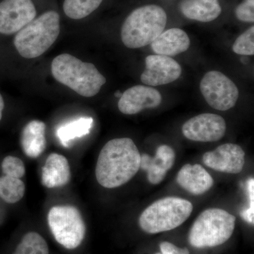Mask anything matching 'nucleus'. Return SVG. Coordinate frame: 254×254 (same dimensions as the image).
I'll use <instances>...</instances> for the list:
<instances>
[{
  "mask_svg": "<svg viewBox=\"0 0 254 254\" xmlns=\"http://www.w3.org/2000/svg\"><path fill=\"white\" fill-rule=\"evenodd\" d=\"M46 125L41 120H32L23 127L21 133V145L28 158H37L46 148Z\"/></svg>",
  "mask_w": 254,
  "mask_h": 254,
  "instance_id": "obj_18",
  "label": "nucleus"
},
{
  "mask_svg": "<svg viewBox=\"0 0 254 254\" xmlns=\"http://www.w3.org/2000/svg\"><path fill=\"white\" fill-rule=\"evenodd\" d=\"M60 33V16L49 10L37 16L15 36L14 44L18 53L26 59L41 56L54 44Z\"/></svg>",
  "mask_w": 254,
  "mask_h": 254,
  "instance_id": "obj_4",
  "label": "nucleus"
},
{
  "mask_svg": "<svg viewBox=\"0 0 254 254\" xmlns=\"http://www.w3.org/2000/svg\"><path fill=\"white\" fill-rule=\"evenodd\" d=\"M51 71L56 81L86 98L98 94L106 83L94 64L69 54L57 56L52 62Z\"/></svg>",
  "mask_w": 254,
  "mask_h": 254,
  "instance_id": "obj_2",
  "label": "nucleus"
},
{
  "mask_svg": "<svg viewBox=\"0 0 254 254\" xmlns=\"http://www.w3.org/2000/svg\"><path fill=\"white\" fill-rule=\"evenodd\" d=\"M37 16L33 0H3L0 2V33H17Z\"/></svg>",
  "mask_w": 254,
  "mask_h": 254,
  "instance_id": "obj_9",
  "label": "nucleus"
},
{
  "mask_svg": "<svg viewBox=\"0 0 254 254\" xmlns=\"http://www.w3.org/2000/svg\"><path fill=\"white\" fill-rule=\"evenodd\" d=\"M200 90L207 103L220 111H227L233 108L240 95L235 83L218 71L205 73L200 81Z\"/></svg>",
  "mask_w": 254,
  "mask_h": 254,
  "instance_id": "obj_8",
  "label": "nucleus"
},
{
  "mask_svg": "<svg viewBox=\"0 0 254 254\" xmlns=\"http://www.w3.org/2000/svg\"><path fill=\"white\" fill-rule=\"evenodd\" d=\"M181 73V66L170 57L149 55L145 58V69L141 81L147 86H161L176 81Z\"/></svg>",
  "mask_w": 254,
  "mask_h": 254,
  "instance_id": "obj_11",
  "label": "nucleus"
},
{
  "mask_svg": "<svg viewBox=\"0 0 254 254\" xmlns=\"http://www.w3.org/2000/svg\"><path fill=\"white\" fill-rule=\"evenodd\" d=\"M247 194L250 199V207L241 211L240 215L244 220L253 225L254 222V180L251 178L247 182Z\"/></svg>",
  "mask_w": 254,
  "mask_h": 254,
  "instance_id": "obj_27",
  "label": "nucleus"
},
{
  "mask_svg": "<svg viewBox=\"0 0 254 254\" xmlns=\"http://www.w3.org/2000/svg\"><path fill=\"white\" fill-rule=\"evenodd\" d=\"M150 45L155 54L175 56L189 49L190 39L186 32L173 28L163 31Z\"/></svg>",
  "mask_w": 254,
  "mask_h": 254,
  "instance_id": "obj_17",
  "label": "nucleus"
},
{
  "mask_svg": "<svg viewBox=\"0 0 254 254\" xmlns=\"http://www.w3.org/2000/svg\"><path fill=\"white\" fill-rule=\"evenodd\" d=\"M104 0H64V14L72 20L88 17L100 7Z\"/></svg>",
  "mask_w": 254,
  "mask_h": 254,
  "instance_id": "obj_21",
  "label": "nucleus"
},
{
  "mask_svg": "<svg viewBox=\"0 0 254 254\" xmlns=\"http://www.w3.org/2000/svg\"><path fill=\"white\" fill-rule=\"evenodd\" d=\"M162 254H190L188 249L180 248L168 242H163L160 245Z\"/></svg>",
  "mask_w": 254,
  "mask_h": 254,
  "instance_id": "obj_28",
  "label": "nucleus"
},
{
  "mask_svg": "<svg viewBox=\"0 0 254 254\" xmlns=\"http://www.w3.org/2000/svg\"><path fill=\"white\" fill-rule=\"evenodd\" d=\"M235 15L241 21L254 23V0H244L237 6Z\"/></svg>",
  "mask_w": 254,
  "mask_h": 254,
  "instance_id": "obj_26",
  "label": "nucleus"
},
{
  "mask_svg": "<svg viewBox=\"0 0 254 254\" xmlns=\"http://www.w3.org/2000/svg\"><path fill=\"white\" fill-rule=\"evenodd\" d=\"M2 173L6 176L14 177L21 180L25 174L26 168L21 159L14 156H6L1 163Z\"/></svg>",
  "mask_w": 254,
  "mask_h": 254,
  "instance_id": "obj_25",
  "label": "nucleus"
},
{
  "mask_svg": "<svg viewBox=\"0 0 254 254\" xmlns=\"http://www.w3.org/2000/svg\"><path fill=\"white\" fill-rule=\"evenodd\" d=\"M48 222L55 240L64 248L74 250L83 242L86 235V225L76 207H53L48 213Z\"/></svg>",
  "mask_w": 254,
  "mask_h": 254,
  "instance_id": "obj_7",
  "label": "nucleus"
},
{
  "mask_svg": "<svg viewBox=\"0 0 254 254\" xmlns=\"http://www.w3.org/2000/svg\"><path fill=\"white\" fill-rule=\"evenodd\" d=\"M4 108V101L3 99L2 96L0 94V121H1V118H2V112Z\"/></svg>",
  "mask_w": 254,
  "mask_h": 254,
  "instance_id": "obj_29",
  "label": "nucleus"
},
{
  "mask_svg": "<svg viewBox=\"0 0 254 254\" xmlns=\"http://www.w3.org/2000/svg\"><path fill=\"white\" fill-rule=\"evenodd\" d=\"M226 123L215 114L203 113L190 118L184 124V136L190 141L214 142L221 139L226 131Z\"/></svg>",
  "mask_w": 254,
  "mask_h": 254,
  "instance_id": "obj_10",
  "label": "nucleus"
},
{
  "mask_svg": "<svg viewBox=\"0 0 254 254\" xmlns=\"http://www.w3.org/2000/svg\"><path fill=\"white\" fill-rule=\"evenodd\" d=\"M71 170L67 159L58 153H51L42 168L41 183L48 189L58 188L68 185Z\"/></svg>",
  "mask_w": 254,
  "mask_h": 254,
  "instance_id": "obj_16",
  "label": "nucleus"
},
{
  "mask_svg": "<svg viewBox=\"0 0 254 254\" xmlns=\"http://www.w3.org/2000/svg\"><path fill=\"white\" fill-rule=\"evenodd\" d=\"M13 254H49V249L41 235L31 232L23 237Z\"/></svg>",
  "mask_w": 254,
  "mask_h": 254,
  "instance_id": "obj_23",
  "label": "nucleus"
},
{
  "mask_svg": "<svg viewBox=\"0 0 254 254\" xmlns=\"http://www.w3.org/2000/svg\"><path fill=\"white\" fill-rule=\"evenodd\" d=\"M180 9L185 17L200 22L213 21L222 12L218 0H182Z\"/></svg>",
  "mask_w": 254,
  "mask_h": 254,
  "instance_id": "obj_19",
  "label": "nucleus"
},
{
  "mask_svg": "<svg viewBox=\"0 0 254 254\" xmlns=\"http://www.w3.org/2000/svg\"><path fill=\"white\" fill-rule=\"evenodd\" d=\"M203 162L205 165L215 171L238 174L245 166V153L240 145L225 143L213 151L205 153Z\"/></svg>",
  "mask_w": 254,
  "mask_h": 254,
  "instance_id": "obj_12",
  "label": "nucleus"
},
{
  "mask_svg": "<svg viewBox=\"0 0 254 254\" xmlns=\"http://www.w3.org/2000/svg\"><path fill=\"white\" fill-rule=\"evenodd\" d=\"M175 161V150L169 145H162L157 149L155 157L145 153L141 155L140 168L146 172L148 182L156 185L163 181Z\"/></svg>",
  "mask_w": 254,
  "mask_h": 254,
  "instance_id": "obj_14",
  "label": "nucleus"
},
{
  "mask_svg": "<svg viewBox=\"0 0 254 254\" xmlns=\"http://www.w3.org/2000/svg\"><path fill=\"white\" fill-rule=\"evenodd\" d=\"M167 14L158 5L148 4L132 11L124 21L121 38L124 45L136 49L151 44L164 31Z\"/></svg>",
  "mask_w": 254,
  "mask_h": 254,
  "instance_id": "obj_3",
  "label": "nucleus"
},
{
  "mask_svg": "<svg viewBox=\"0 0 254 254\" xmlns=\"http://www.w3.org/2000/svg\"><path fill=\"white\" fill-rule=\"evenodd\" d=\"M162 254L161 253H156V254Z\"/></svg>",
  "mask_w": 254,
  "mask_h": 254,
  "instance_id": "obj_31",
  "label": "nucleus"
},
{
  "mask_svg": "<svg viewBox=\"0 0 254 254\" xmlns=\"http://www.w3.org/2000/svg\"><path fill=\"white\" fill-rule=\"evenodd\" d=\"M177 182L182 188L195 195L203 194L213 186V179L198 164L184 165L177 176Z\"/></svg>",
  "mask_w": 254,
  "mask_h": 254,
  "instance_id": "obj_15",
  "label": "nucleus"
},
{
  "mask_svg": "<svg viewBox=\"0 0 254 254\" xmlns=\"http://www.w3.org/2000/svg\"><path fill=\"white\" fill-rule=\"evenodd\" d=\"M160 92L150 86H135L125 91L118 102L122 113L131 115L142 110L157 108L162 103Z\"/></svg>",
  "mask_w": 254,
  "mask_h": 254,
  "instance_id": "obj_13",
  "label": "nucleus"
},
{
  "mask_svg": "<svg viewBox=\"0 0 254 254\" xmlns=\"http://www.w3.org/2000/svg\"><path fill=\"white\" fill-rule=\"evenodd\" d=\"M140 163L141 155L133 140H110L98 156L95 168L97 181L107 189L123 186L136 175Z\"/></svg>",
  "mask_w": 254,
  "mask_h": 254,
  "instance_id": "obj_1",
  "label": "nucleus"
},
{
  "mask_svg": "<svg viewBox=\"0 0 254 254\" xmlns=\"http://www.w3.org/2000/svg\"><path fill=\"white\" fill-rule=\"evenodd\" d=\"M190 201L178 197H165L145 208L138 219L140 227L148 234L170 231L182 225L193 211Z\"/></svg>",
  "mask_w": 254,
  "mask_h": 254,
  "instance_id": "obj_6",
  "label": "nucleus"
},
{
  "mask_svg": "<svg viewBox=\"0 0 254 254\" xmlns=\"http://www.w3.org/2000/svg\"><path fill=\"white\" fill-rule=\"evenodd\" d=\"M25 185L20 179L2 176L0 177V197L7 203H17L25 193Z\"/></svg>",
  "mask_w": 254,
  "mask_h": 254,
  "instance_id": "obj_22",
  "label": "nucleus"
},
{
  "mask_svg": "<svg viewBox=\"0 0 254 254\" xmlns=\"http://www.w3.org/2000/svg\"><path fill=\"white\" fill-rule=\"evenodd\" d=\"M235 222L236 218L223 209H207L193 222L189 243L198 249L223 245L233 234Z\"/></svg>",
  "mask_w": 254,
  "mask_h": 254,
  "instance_id": "obj_5",
  "label": "nucleus"
},
{
  "mask_svg": "<svg viewBox=\"0 0 254 254\" xmlns=\"http://www.w3.org/2000/svg\"><path fill=\"white\" fill-rule=\"evenodd\" d=\"M234 53L249 56L254 55V26H252L237 38L232 46Z\"/></svg>",
  "mask_w": 254,
  "mask_h": 254,
  "instance_id": "obj_24",
  "label": "nucleus"
},
{
  "mask_svg": "<svg viewBox=\"0 0 254 254\" xmlns=\"http://www.w3.org/2000/svg\"><path fill=\"white\" fill-rule=\"evenodd\" d=\"M93 126V119L83 117L62 125L57 130V136L62 144L68 147L75 138L86 136Z\"/></svg>",
  "mask_w": 254,
  "mask_h": 254,
  "instance_id": "obj_20",
  "label": "nucleus"
},
{
  "mask_svg": "<svg viewBox=\"0 0 254 254\" xmlns=\"http://www.w3.org/2000/svg\"><path fill=\"white\" fill-rule=\"evenodd\" d=\"M122 95H123V93H120V91L117 92L116 93H115V96L117 97V98H120L122 96Z\"/></svg>",
  "mask_w": 254,
  "mask_h": 254,
  "instance_id": "obj_30",
  "label": "nucleus"
}]
</instances>
